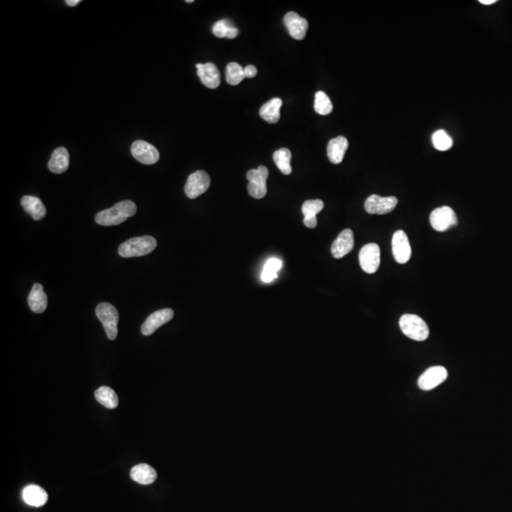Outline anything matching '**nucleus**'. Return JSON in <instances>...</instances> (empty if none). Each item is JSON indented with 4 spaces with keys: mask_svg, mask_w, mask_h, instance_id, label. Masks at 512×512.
Returning <instances> with one entry per match:
<instances>
[{
    "mask_svg": "<svg viewBox=\"0 0 512 512\" xmlns=\"http://www.w3.org/2000/svg\"><path fill=\"white\" fill-rule=\"evenodd\" d=\"M488 135H484L475 126H459L452 135V160L463 171L478 169L490 158Z\"/></svg>",
    "mask_w": 512,
    "mask_h": 512,
    "instance_id": "nucleus-9",
    "label": "nucleus"
},
{
    "mask_svg": "<svg viewBox=\"0 0 512 512\" xmlns=\"http://www.w3.org/2000/svg\"><path fill=\"white\" fill-rule=\"evenodd\" d=\"M372 4H374V6H385V4H387V2H385V0H374V2H372Z\"/></svg>",
    "mask_w": 512,
    "mask_h": 512,
    "instance_id": "nucleus-13",
    "label": "nucleus"
},
{
    "mask_svg": "<svg viewBox=\"0 0 512 512\" xmlns=\"http://www.w3.org/2000/svg\"><path fill=\"white\" fill-rule=\"evenodd\" d=\"M420 370L418 349L406 340H397L376 353L368 382L378 397L389 399L414 384Z\"/></svg>",
    "mask_w": 512,
    "mask_h": 512,
    "instance_id": "nucleus-3",
    "label": "nucleus"
},
{
    "mask_svg": "<svg viewBox=\"0 0 512 512\" xmlns=\"http://www.w3.org/2000/svg\"><path fill=\"white\" fill-rule=\"evenodd\" d=\"M262 308L285 329H308L319 319L315 298L289 281L268 283L262 291Z\"/></svg>",
    "mask_w": 512,
    "mask_h": 512,
    "instance_id": "nucleus-4",
    "label": "nucleus"
},
{
    "mask_svg": "<svg viewBox=\"0 0 512 512\" xmlns=\"http://www.w3.org/2000/svg\"><path fill=\"white\" fill-rule=\"evenodd\" d=\"M272 425L274 412L268 404L247 401L219 418L198 423L190 433V442L202 452H234L266 433Z\"/></svg>",
    "mask_w": 512,
    "mask_h": 512,
    "instance_id": "nucleus-1",
    "label": "nucleus"
},
{
    "mask_svg": "<svg viewBox=\"0 0 512 512\" xmlns=\"http://www.w3.org/2000/svg\"><path fill=\"white\" fill-rule=\"evenodd\" d=\"M488 147L492 156H507L512 152V135L505 129H497L494 133L488 135Z\"/></svg>",
    "mask_w": 512,
    "mask_h": 512,
    "instance_id": "nucleus-11",
    "label": "nucleus"
},
{
    "mask_svg": "<svg viewBox=\"0 0 512 512\" xmlns=\"http://www.w3.org/2000/svg\"><path fill=\"white\" fill-rule=\"evenodd\" d=\"M313 495V480L306 473L289 471L262 476L243 486L236 497L241 512H289Z\"/></svg>",
    "mask_w": 512,
    "mask_h": 512,
    "instance_id": "nucleus-2",
    "label": "nucleus"
},
{
    "mask_svg": "<svg viewBox=\"0 0 512 512\" xmlns=\"http://www.w3.org/2000/svg\"><path fill=\"white\" fill-rule=\"evenodd\" d=\"M42 410L50 423L73 442L84 440L92 433L93 420L90 410L80 397L67 391H50L42 397Z\"/></svg>",
    "mask_w": 512,
    "mask_h": 512,
    "instance_id": "nucleus-7",
    "label": "nucleus"
},
{
    "mask_svg": "<svg viewBox=\"0 0 512 512\" xmlns=\"http://www.w3.org/2000/svg\"><path fill=\"white\" fill-rule=\"evenodd\" d=\"M425 67L439 76H471L478 67L475 55L469 54L463 44L454 38H442L425 54Z\"/></svg>",
    "mask_w": 512,
    "mask_h": 512,
    "instance_id": "nucleus-8",
    "label": "nucleus"
},
{
    "mask_svg": "<svg viewBox=\"0 0 512 512\" xmlns=\"http://www.w3.org/2000/svg\"><path fill=\"white\" fill-rule=\"evenodd\" d=\"M97 338L109 348H124L139 332V308L129 294H116L105 304L97 323Z\"/></svg>",
    "mask_w": 512,
    "mask_h": 512,
    "instance_id": "nucleus-6",
    "label": "nucleus"
},
{
    "mask_svg": "<svg viewBox=\"0 0 512 512\" xmlns=\"http://www.w3.org/2000/svg\"><path fill=\"white\" fill-rule=\"evenodd\" d=\"M395 150L404 167L416 177H433L440 169V145L433 131L425 126L393 128Z\"/></svg>",
    "mask_w": 512,
    "mask_h": 512,
    "instance_id": "nucleus-5",
    "label": "nucleus"
},
{
    "mask_svg": "<svg viewBox=\"0 0 512 512\" xmlns=\"http://www.w3.org/2000/svg\"><path fill=\"white\" fill-rule=\"evenodd\" d=\"M494 357L497 361L495 368V384L512 397V338H503L494 346Z\"/></svg>",
    "mask_w": 512,
    "mask_h": 512,
    "instance_id": "nucleus-10",
    "label": "nucleus"
},
{
    "mask_svg": "<svg viewBox=\"0 0 512 512\" xmlns=\"http://www.w3.org/2000/svg\"><path fill=\"white\" fill-rule=\"evenodd\" d=\"M162 4V0H131V8L139 14H150L154 12L158 6Z\"/></svg>",
    "mask_w": 512,
    "mask_h": 512,
    "instance_id": "nucleus-12",
    "label": "nucleus"
}]
</instances>
